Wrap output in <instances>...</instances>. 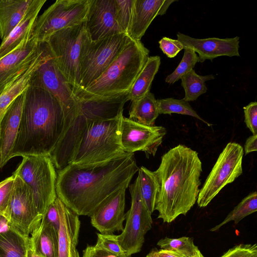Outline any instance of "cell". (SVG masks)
<instances>
[{
  "label": "cell",
  "mask_w": 257,
  "mask_h": 257,
  "mask_svg": "<svg viewBox=\"0 0 257 257\" xmlns=\"http://www.w3.org/2000/svg\"><path fill=\"white\" fill-rule=\"evenodd\" d=\"M139 169L134 154L125 152L101 162L71 163L57 172V196L78 216H90L112 194L127 188Z\"/></svg>",
  "instance_id": "obj_1"
},
{
  "label": "cell",
  "mask_w": 257,
  "mask_h": 257,
  "mask_svg": "<svg viewBox=\"0 0 257 257\" xmlns=\"http://www.w3.org/2000/svg\"><path fill=\"white\" fill-rule=\"evenodd\" d=\"M202 171L198 153L185 145H179L162 156L155 171L160 184L155 208L158 218L171 223L187 213L197 202Z\"/></svg>",
  "instance_id": "obj_2"
},
{
  "label": "cell",
  "mask_w": 257,
  "mask_h": 257,
  "mask_svg": "<svg viewBox=\"0 0 257 257\" xmlns=\"http://www.w3.org/2000/svg\"><path fill=\"white\" fill-rule=\"evenodd\" d=\"M18 133L12 158L17 156H50L64 128L59 101L49 91L30 86L25 92Z\"/></svg>",
  "instance_id": "obj_3"
},
{
  "label": "cell",
  "mask_w": 257,
  "mask_h": 257,
  "mask_svg": "<svg viewBox=\"0 0 257 257\" xmlns=\"http://www.w3.org/2000/svg\"><path fill=\"white\" fill-rule=\"evenodd\" d=\"M149 53L141 40L132 39L99 78L74 93L77 99L106 98L129 92Z\"/></svg>",
  "instance_id": "obj_4"
},
{
  "label": "cell",
  "mask_w": 257,
  "mask_h": 257,
  "mask_svg": "<svg viewBox=\"0 0 257 257\" xmlns=\"http://www.w3.org/2000/svg\"><path fill=\"white\" fill-rule=\"evenodd\" d=\"M122 115L89 121L82 134L71 163L101 162L124 153L120 141V123Z\"/></svg>",
  "instance_id": "obj_5"
},
{
  "label": "cell",
  "mask_w": 257,
  "mask_h": 257,
  "mask_svg": "<svg viewBox=\"0 0 257 257\" xmlns=\"http://www.w3.org/2000/svg\"><path fill=\"white\" fill-rule=\"evenodd\" d=\"M86 35L84 21L56 32L45 41L57 67L74 93L80 84V58L82 44Z\"/></svg>",
  "instance_id": "obj_6"
},
{
  "label": "cell",
  "mask_w": 257,
  "mask_h": 257,
  "mask_svg": "<svg viewBox=\"0 0 257 257\" xmlns=\"http://www.w3.org/2000/svg\"><path fill=\"white\" fill-rule=\"evenodd\" d=\"M23 159L13 174L19 176L31 188L39 213L44 215L57 197V172L49 156L30 155Z\"/></svg>",
  "instance_id": "obj_7"
},
{
  "label": "cell",
  "mask_w": 257,
  "mask_h": 257,
  "mask_svg": "<svg viewBox=\"0 0 257 257\" xmlns=\"http://www.w3.org/2000/svg\"><path fill=\"white\" fill-rule=\"evenodd\" d=\"M131 40L122 33L92 42L87 35L80 54V84L76 92L99 78Z\"/></svg>",
  "instance_id": "obj_8"
},
{
  "label": "cell",
  "mask_w": 257,
  "mask_h": 257,
  "mask_svg": "<svg viewBox=\"0 0 257 257\" xmlns=\"http://www.w3.org/2000/svg\"><path fill=\"white\" fill-rule=\"evenodd\" d=\"M30 85L46 89L59 101L64 117L63 135L79 113L80 108L75 94L57 67L52 54L34 71Z\"/></svg>",
  "instance_id": "obj_9"
},
{
  "label": "cell",
  "mask_w": 257,
  "mask_h": 257,
  "mask_svg": "<svg viewBox=\"0 0 257 257\" xmlns=\"http://www.w3.org/2000/svg\"><path fill=\"white\" fill-rule=\"evenodd\" d=\"M243 155V149L239 144L226 145L200 189L197 200L200 207L207 206L223 188L242 174Z\"/></svg>",
  "instance_id": "obj_10"
},
{
  "label": "cell",
  "mask_w": 257,
  "mask_h": 257,
  "mask_svg": "<svg viewBox=\"0 0 257 257\" xmlns=\"http://www.w3.org/2000/svg\"><path fill=\"white\" fill-rule=\"evenodd\" d=\"M90 0H57L38 18L31 38L45 42L52 34L85 21Z\"/></svg>",
  "instance_id": "obj_11"
},
{
  "label": "cell",
  "mask_w": 257,
  "mask_h": 257,
  "mask_svg": "<svg viewBox=\"0 0 257 257\" xmlns=\"http://www.w3.org/2000/svg\"><path fill=\"white\" fill-rule=\"evenodd\" d=\"M131 206L125 213L126 223L122 232L117 235V241L129 256L139 252L145 241L146 233L152 228V213L142 197L139 177L130 185Z\"/></svg>",
  "instance_id": "obj_12"
},
{
  "label": "cell",
  "mask_w": 257,
  "mask_h": 257,
  "mask_svg": "<svg viewBox=\"0 0 257 257\" xmlns=\"http://www.w3.org/2000/svg\"><path fill=\"white\" fill-rule=\"evenodd\" d=\"M13 175L15 177L14 186L5 216L12 229L29 237L40 226L42 216L36 207L31 188L19 176Z\"/></svg>",
  "instance_id": "obj_13"
},
{
  "label": "cell",
  "mask_w": 257,
  "mask_h": 257,
  "mask_svg": "<svg viewBox=\"0 0 257 257\" xmlns=\"http://www.w3.org/2000/svg\"><path fill=\"white\" fill-rule=\"evenodd\" d=\"M166 133V128L162 126L147 125L121 116L120 141L125 153L141 151L148 158L154 156Z\"/></svg>",
  "instance_id": "obj_14"
},
{
  "label": "cell",
  "mask_w": 257,
  "mask_h": 257,
  "mask_svg": "<svg viewBox=\"0 0 257 257\" xmlns=\"http://www.w3.org/2000/svg\"><path fill=\"white\" fill-rule=\"evenodd\" d=\"M46 43H38L31 37L0 59V94L43 52Z\"/></svg>",
  "instance_id": "obj_15"
},
{
  "label": "cell",
  "mask_w": 257,
  "mask_h": 257,
  "mask_svg": "<svg viewBox=\"0 0 257 257\" xmlns=\"http://www.w3.org/2000/svg\"><path fill=\"white\" fill-rule=\"evenodd\" d=\"M85 26L92 42L124 33L116 19L115 0H90Z\"/></svg>",
  "instance_id": "obj_16"
},
{
  "label": "cell",
  "mask_w": 257,
  "mask_h": 257,
  "mask_svg": "<svg viewBox=\"0 0 257 257\" xmlns=\"http://www.w3.org/2000/svg\"><path fill=\"white\" fill-rule=\"evenodd\" d=\"M126 188H121L112 194L89 216L91 225L100 233L113 234L123 230Z\"/></svg>",
  "instance_id": "obj_17"
},
{
  "label": "cell",
  "mask_w": 257,
  "mask_h": 257,
  "mask_svg": "<svg viewBox=\"0 0 257 257\" xmlns=\"http://www.w3.org/2000/svg\"><path fill=\"white\" fill-rule=\"evenodd\" d=\"M177 40L183 45L184 48H188L198 54L200 62L206 60L212 61L220 56H239V37L220 39L208 38L196 39L180 32L177 34Z\"/></svg>",
  "instance_id": "obj_18"
},
{
  "label": "cell",
  "mask_w": 257,
  "mask_h": 257,
  "mask_svg": "<svg viewBox=\"0 0 257 257\" xmlns=\"http://www.w3.org/2000/svg\"><path fill=\"white\" fill-rule=\"evenodd\" d=\"M24 92L18 96L10 104L1 123L0 169L12 159L22 115Z\"/></svg>",
  "instance_id": "obj_19"
},
{
  "label": "cell",
  "mask_w": 257,
  "mask_h": 257,
  "mask_svg": "<svg viewBox=\"0 0 257 257\" xmlns=\"http://www.w3.org/2000/svg\"><path fill=\"white\" fill-rule=\"evenodd\" d=\"M176 0H135L132 20L127 35L135 40H141L153 20L166 13L170 6Z\"/></svg>",
  "instance_id": "obj_20"
},
{
  "label": "cell",
  "mask_w": 257,
  "mask_h": 257,
  "mask_svg": "<svg viewBox=\"0 0 257 257\" xmlns=\"http://www.w3.org/2000/svg\"><path fill=\"white\" fill-rule=\"evenodd\" d=\"M60 224L58 232L57 257H79L76 246L80 227L79 216L59 198Z\"/></svg>",
  "instance_id": "obj_21"
},
{
  "label": "cell",
  "mask_w": 257,
  "mask_h": 257,
  "mask_svg": "<svg viewBox=\"0 0 257 257\" xmlns=\"http://www.w3.org/2000/svg\"><path fill=\"white\" fill-rule=\"evenodd\" d=\"M46 0H33L23 18L0 45V59L31 37L38 14Z\"/></svg>",
  "instance_id": "obj_22"
},
{
  "label": "cell",
  "mask_w": 257,
  "mask_h": 257,
  "mask_svg": "<svg viewBox=\"0 0 257 257\" xmlns=\"http://www.w3.org/2000/svg\"><path fill=\"white\" fill-rule=\"evenodd\" d=\"M33 0H0V38L4 40L23 18Z\"/></svg>",
  "instance_id": "obj_23"
},
{
  "label": "cell",
  "mask_w": 257,
  "mask_h": 257,
  "mask_svg": "<svg viewBox=\"0 0 257 257\" xmlns=\"http://www.w3.org/2000/svg\"><path fill=\"white\" fill-rule=\"evenodd\" d=\"M58 232L51 226L41 222L29 237V247L42 257H57Z\"/></svg>",
  "instance_id": "obj_24"
},
{
  "label": "cell",
  "mask_w": 257,
  "mask_h": 257,
  "mask_svg": "<svg viewBox=\"0 0 257 257\" xmlns=\"http://www.w3.org/2000/svg\"><path fill=\"white\" fill-rule=\"evenodd\" d=\"M161 64L159 56H149L129 91L130 100H137L150 91L152 82Z\"/></svg>",
  "instance_id": "obj_25"
},
{
  "label": "cell",
  "mask_w": 257,
  "mask_h": 257,
  "mask_svg": "<svg viewBox=\"0 0 257 257\" xmlns=\"http://www.w3.org/2000/svg\"><path fill=\"white\" fill-rule=\"evenodd\" d=\"M157 99L150 91L132 101L129 118L147 125H154L159 115Z\"/></svg>",
  "instance_id": "obj_26"
},
{
  "label": "cell",
  "mask_w": 257,
  "mask_h": 257,
  "mask_svg": "<svg viewBox=\"0 0 257 257\" xmlns=\"http://www.w3.org/2000/svg\"><path fill=\"white\" fill-rule=\"evenodd\" d=\"M138 172L141 194L147 208L152 214L160 189V182L155 171L142 166Z\"/></svg>",
  "instance_id": "obj_27"
},
{
  "label": "cell",
  "mask_w": 257,
  "mask_h": 257,
  "mask_svg": "<svg viewBox=\"0 0 257 257\" xmlns=\"http://www.w3.org/2000/svg\"><path fill=\"white\" fill-rule=\"evenodd\" d=\"M29 238L12 228L0 233V257H27Z\"/></svg>",
  "instance_id": "obj_28"
},
{
  "label": "cell",
  "mask_w": 257,
  "mask_h": 257,
  "mask_svg": "<svg viewBox=\"0 0 257 257\" xmlns=\"http://www.w3.org/2000/svg\"><path fill=\"white\" fill-rule=\"evenodd\" d=\"M214 79V76L212 74L201 76L193 69L190 70L181 78V84L185 91L183 99L187 102L196 100L200 95L206 92L205 82Z\"/></svg>",
  "instance_id": "obj_29"
},
{
  "label": "cell",
  "mask_w": 257,
  "mask_h": 257,
  "mask_svg": "<svg viewBox=\"0 0 257 257\" xmlns=\"http://www.w3.org/2000/svg\"><path fill=\"white\" fill-rule=\"evenodd\" d=\"M256 211L257 193L254 191L245 197L220 223L212 228L210 231H216L222 226L232 221L235 224H237L242 219Z\"/></svg>",
  "instance_id": "obj_30"
},
{
  "label": "cell",
  "mask_w": 257,
  "mask_h": 257,
  "mask_svg": "<svg viewBox=\"0 0 257 257\" xmlns=\"http://www.w3.org/2000/svg\"><path fill=\"white\" fill-rule=\"evenodd\" d=\"M157 245L161 249L173 250L183 257H198L201 253L193 239L186 236L177 238L165 237L159 240Z\"/></svg>",
  "instance_id": "obj_31"
},
{
  "label": "cell",
  "mask_w": 257,
  "mask_h": 257,
  "mask_svg": "<svg viewBox=\"0 0 257 257\" xmlns=\"http://www.w3.org/2000/svg\"><path fill=\"white\" fill-rule=\"evenodd\" d=\"M159 114H171L178 113L194 117L205 123L210 126L212 124L202 119L191 106L189 102L183 99L166 98L157 100Z\"/></svg>",
  "instance_id": "obj_32"
},
{
  "label": "cell",
  "mask_w": 257,
  "mask_h": 257,
  "mask_svg": "<svg viewBox=\"0 0 257 257\" xmlns=\"http://www.w3.org/2000/svg\"><path fill=\"white\" fill-rule=\"evenodd\" d=\"M184 53L181 62L175 70L165 79V81L169 84H174L181 79L199 62L198 55L194 50L188 48H184Z\"/></svg>",
  "instance_id": "obj_33"
},
{
  "label": "cell",
  "mask_w": 257,
  "mask_h": 257,
  "mask_svg": "<svg viewBox=\"0 0 257 257\" xmlns=\"http://www.w3.org/2000/svg\"><path fill=\"white\" fill-rule=\"evenodd\" d=\"M135 0H115L116 17L124 33L127 34L132 23Z\"/></svg>",
  "instance_id": "obj_34"
},
{
  "label": "cell",
  "mask_w": 257,
  "mask_h": 257,
  "mask_svg": "<svg viewBox=\"0 0 257 257\" xmlns=\"http://www.w3.org/2000/svg\"><path fill=\"white\" fill-rule=\"evenodd\" d=\"M97 236L96 246L116 255L126 254L119 244L116 235L97 233Z\"/></svg>",
  "instance_id": "obj_35"
},
{
  "label": "cell",
  "mask_w": 257,
  "mask_h": 257,
  "mask_svg": "<svg viewBox=\"0 0 257 257\" xmlns=\"http://www.w3.org/2000/svg\"><path fill=\"white\" fill-rule=\"evenodd\" d=\"M15 177L13 175L0 182V214L5 215L13 190Z\"/></svg>",
  "instance_id": "obj_36"
},
{
  "label": "cell",
  "mask_w": 257,
  "mask_h": 257,
  "mask_svg": "<svg viewBox=\"0 0 257 257\" xmlns=\"http://www.w3.org/2000/svg\"><path fill=\"white\" fill-rule=\"evenodd\" d=\"M58 201L59 198L57 197L49 205L41 220V223L51 226L57 232L60 224Z\"/></svg>",
  "instance_id": "obj_37"
},
{
  "label": "cell",
  "mask_w": 257,
  "mask_h": 257,
  "mask_svg": "<svg viewBox=\"0 0 257 257\" xmlns=\"http://www.w3.org/2000/svg\"><path fill=\"white\" fill-rule=\"evenodd\" d=\"M220 257H257V245L239 244L229 249Z\"/></svg>",
  "instance_id": "obj_38"
},
{
  "label": "cell",
  "mask_w": 257,
  "mask_h": 257,
  "mask_svg": "<svg viewBox=\"0 0 257 257\" xmlns=\"http://www.w3.org/2000/svg\"><path fill=\"white\" fill-rule=\"evenodd\" d=\"M159 47L164 54L169 58L175 57L184 49L182 44L178 40L164 37L159 41Z\"/></svg>",
  "instance_id": "obj_39"
},
{
  "label": "cell",
  "mask_w": 257,
  "mask_h": 257,
  "mask_svg": "<svg viewBox=\"0 0 257 257\" xmlns=\"http://www.w3.org/2000/svg\"><path fill=\"white\" fill-rule=\"evenodd\" d=\"M244 122L252 135H257V102H250L243 107Z\"/></svg>",
  "instance_id": "obj_40"
},
{
  "label": "cell",
  "mask_w": 257,
  "mask_h": 257,
  "mask_svg": "<svg viewBox=\"0 0 257 257\" xmlns=\"http://www.w3.org/2000/svg\"><path fill=\"white\" fill-rule=\"evenodd\" d=\"M82 257H130L127 255H118L109 252L96 245H87L83 250Z\"/></svg>",
  "instance_id": "obj_41"
},
{
  "label": "cell",
  "mask_w": 257,
  "mask_h": 257,
  "mask_svg": "<svg viewBox=\"0 0 257 257\" xmlns=\"http://www.w3.org/2000/svg\"><path fill=\"white\" fill-rule=\"evenodd\" d=\"M257 151V135H252L246 140L243 152L245 155Z\"/></svg>",
  "instance_id": "obj_42"
},
{
  "label": "cell",
  "mask_w": 257,
  "mask_h": 257,
  "mask_svg": "<svg viewBox=\"0 0 257 257\" xmlns=\"http://www.w3.org/2000/svg\"><path fill=\"white\" fill-rule=\"evenodd\" d=\"M12 229L8 218L3 214H0V233L6 232Z\"/></svg>",
  "instance_id": "obj_43"
},
{
  "label": "cell",
  "mask_w": 257,
  "mask_h": 257,
  "mask_svg": "<svg viewBox=\"0 0 257 257\" xmlns=\"http://www.w3.org/2000/svg\"><path fill=\"white\" fill-rule=\"evenodd\" d=\"M158 257H183L178 253L171 250L160 249L158 250Z\"/></svg>",
  "instance_id": "obj_44"
},
{
  "label": "cell",
  "mask_w": 257,
  "mask_h": 257,
  "mask_svg": "<svg viewBox=\"0 0 257 257\" xmlns=\"http://www.w3.org/2000/svg\"><path fill=\"white\" fill-rule=\"evenodd\" d=\"M158 249L157 248H153L145 257H158Z\"/></svg>",
  "instance_id": "obj_45"
},
{
  "label": "cell",
  "mask_w": 257,
  "mask_h": 257,
  "mask_svg": "<svg viewBox=\"0 0 257 257\" xmlns=\"http://www.w3.org/2000/svg\"><path fill=\"white\" fill-rule=\"evenodd\" d=\"M27 257H42L35 253L30 247L28 249Z\"/></svg>",
  "instance_id": "obj_46"
},
{
  "label": "cell",
  "mask_w": 257,
  "mask_h": 257,
  "mask_svg": "<svg viewBox=\"0 0 257 257\" xmlns=\"http://www.w3.org/2000/svg\"><path fill=\"white\" fill-rule=\"evenodd\" d=\"M198 257H204L203 254H202V253L201 252L199 255V256Z\"/></svg>",
  "instance_id": "obj_47"
}]
</instances>
